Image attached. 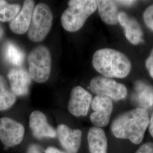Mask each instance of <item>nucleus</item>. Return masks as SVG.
<instances>
[{
	"label": "nucleus",
	"instance_id": "1",
	"mask_svg": "<svg viewBox=\"0 0 153 153\" xmlns=\"http://www.w3.org/2000/svg\"><path fill=\"white\" fill-rule=\"evenodd\" d=\"M149 120L146 110L137 107L117 117L112 123L111 131L116 138L128 139L137 145L143 139Z\"/></svg>",
	"mask_w": 153,
	"mask_h": 153
},
{
	"label": "nucleus",
	"instance_id": "2",
	"mask_svg": "<svg viewBox=\"0 0 153 153\" xmlns=\"http://www.w3.org/2000/svg\"><path fill=\"white\" fill-rule=\"evenodd\" d=\"M94 69L107 78H124L131 72V62L119 51L103 48L96 51L93 57Z\"/></svg>",
	"mask_w": 153,
	"mask_h": 153
},
{
	"label": "nucleus",
	"instance_id": "3",
	"mask_svg": "<svg viewBox=\"0 0 153 153\" xmlns=\"http://www.w3.org/2000/svg\"><path fill=\"white\" fill-rule=\"evenodd\" d=\"M68 5L61 16L62 26L68 32L79 30L88 18L97 9V2L93 0H71Z\"/></svg>",
	"mask_w": 153,
	"mask_h": 153
},
{
	"label": "nucleus",
	"instance_id": "4",
	"mask_svg": "<svg viewBox=\"0 0 153 153\" xmlns=\"http://www.w3.org/2000/svg\"><path fill=\"white\" fill-rule=\"evenodd\" d=\"M29 74L37 83H44L49 79L52 60L48 49L40 45L32 49L28 57Z\"/></svg>",
	"mask_w": 153,
	"mask_h": 153
},
{
	"label": "nucleus",
	"instance_id": "5",
	"mask_svg": "<svg viewBox=\"0 0 153 153\" xmlns=\"http://www.w3.org/2000/svg\"><path fill=\"white\" fill-rule=\"evenodd\" d=\"M53 14L48 6L40 3L36 6L33 12V17L29 28L28 36L33 42L43 40L51 28Z\"/></svg>",
	"mask_w": 153,
	"mask_h": 153
},
{
	"label": "nucleus",
	"instance_id": "6",
	"mask_svg": "<svg viewBox=\"0 0 153 153\" xmlns=\"http://www.w3.org/2000/svg\"><path fill=\"white\" fill-rule=\"evenodd\" d=\"M90 88L97 95H103L115 100L124 99L127 96V89L123 84L103 76L93 78L90 82Z\"/></svg>",
	"mask_w": 153,
	"mask_h": 153
},
{
	"label": "nucleus",
	"instance_id": "7",
	"mask_svg": "<svg viewBox=\"0 0 153 153\" xmlns=\"http://www.w3.org/2000/svg\"><path fill=\"white\" fill-rule=\"evenodd\" d=\"M25 128L21 124L9 117L0 118V140L6 147H13L22 142Z\"/></svg>",
	"mask_w": 153,
	"mask_h": 153
},
{
	"label": "nucleus",
	"instance_id": "8",
	"mask_svg": "<svg viewBox=\"0 0 153 153\" xmlns=\"http://www.w3.org/2000/svg\"><path fill=\"white\" fill-rule=\"evenodd\" d=\"M91 107L94 112L90 118L93 125L98 128L107 126L113 111L112 100L103 95H98L92 100Z\"/></svg>",
	"mask_w": 153,
	"mask_h": 153
},
{
	"label": "nucleus",
	"instance_id": "9",
	"mask_svg": "<svg viewBox=\"0 0 153 153\" xmlns=\"http://www.w3.org/2000/svg\"><path fill=\"white\" fill-rule=\"evenodd\" d=\"M91 102V94L81 86H78L71 90L68 109L74 116H86Z\"/></svg>",
	"mask_w": 153,
	"mask_h": 153
},
{
	"label": "nucleus",
	"instance_id": "10",
	"mask_svg": "<svg viewBox=\"0 0 153 153\" xmlns=\"http://www.w3.org/2000/svg\"><path fill=\"white\" fill-rule=\"evenodd\" d=\"M57 134L61 145L68 153H77L81 143L82 131L71 129L68 126L61 124L58 126Z\"/></svg>",
	"mask_w": 153,
	"mask_h": 153
},
{
	"label": "nucleus",
	"instance_id": "11",
	"mask_svg": "<svg viewBox=\"0 0 153 153\" xmlns=\"http://www.w3.org/2000/svg\"><path fill=\"white\" fill-rule=\"evenodd\" d=\"M29 126L33 136L38 139L56 137V131L49 125L46 116L40 111H35L31 114Z\"/></svg>",
	"mask_w": 153,
	"mask_h": 153
},
{
	"label": "nucleus",
	"instance_id": "12",
	"mask_svg": "<svg viewBox=\"0 0 153 153\" xmlns=\"http://www.w3.org/2000/svg\"><path fill=\"white\" fill-rule=\"evenodd\" d=\"M34 8L35 2L33 1L27 0L24 2L22 9L10 23V28L13 33L22 35L27 32Z\"/></svg>",
	"mask_w": 153,
	"mask_h": 153
},
{
	"label": "nucleus",
	"instance_id": "13",
	"mask_svg": "<svg viewBox=\"0 0 153 153\" xmlns=\"http://www.w3.org/2000/svg\"><path fill=\"white\" fill-rule=\"evenodd\" d=\"M7 77L11 91L16 95L22 96L27 94L31 83L29 73L21 68H13L8 73Z\"/></svg>",
	"mask_w": 153,
	"mask_h": 153
},
{
	"label": "nucleus",
	"instance_id": "14",
	"mask_svg": "<svg viewBox=\"0 0 153 153\" xmlns=\"http://www.w3.org/2000/svg\"><path fill=\"white\" fill-rule=\"evenodd\" d=\"M118 21L124 28L126 39L131 44L137 45L142 40L143 33L141 26L136 19L129 16L124 12H120Z\"/></svg>",
	"mask_w": 153,
	"mask_h": 153
},
{
	"label": "nucleus",
	"instance_id": "15",
	"mask_svg": "<svg viewBox=\"0 0 153 153\" xmlns=\"http://www.w3.org/2000/svg\"><path fill=\"white\" fill-rule=\"evenodd\" d=\"M88 141L90 153H107V139L102 128L95 126L90 128Z\"/></svg>",
	"mask_w": 153,
	"mask_h": 153
},
{
	"label": "nucleus",
	"instance_id": "16",
	"mask_svg": "<svg viewBox=\"0 0 153 153\" xmlns=\"http://www.w3.org/2000/svg\"><path fill=\"white\" fill-rule=\"evenodd\" d=\"M97 8L102 20L109 25H116L118 21V11L116 1H96Z\"/></svg>",
	"mask_w": 153,
	"mask_h": 153
},
{
	"label": "nucleus",
	"instance_id": "17",
	"mask_svg": "<svg viewBox=\"0 0 153 153\" xmlns=\"http://www.w3.org/2000/svg\"><path fill=\"white\" fill-rule=\"evenodd\" d=\"M16 101V95L9 87L5 78L0 75V111L9 109Z\"/></svg>",
	"mask_w": 153,
	"mask_h": 153
},
{
	"label": "nucleus",
	"instance_id": "18",
	"mask_svg": "<svg viewBox=\"0 0 153 153\" xmlns=\"http://www.w3.org/2000/svg\"><path fill=\"white\" fill-rule=\"evenodd\" d=\"M4 52L5 58L7 62L16 66L22 65L25 59V54L16 44L13 42L6 43Z\"/></svg>",
	"mask_w": 153,
	"mask_h": 153
},
{
	"label": "nucleus",
	"instance_id": "19",
	"mask_svg": "<svg viewBox=\"0 0 153 153\" xmlns=\"http://www.w3.org/2000/svg\"><path fill=\"white\" fill-rule=\"evenodd\" d=\"M136 91L137 99L139 103L144 107L153 105V88L141 82L136 83Z\"/></svg>",
	"mask_w": 153,
	"mask_h": 153
},
{
	"label": "nucleus",
	"instance_id": "20",
	"mask_svg": "<svg viewBox=\"0 0 153 153\" xmlns=\"http://www.w3.org/2000/svg\"><path fill=\"white\" fill-rule=\"evenodd\" d=\"M21 11L18 4H10L5 1L0 0V21L11 22Z\"/></svg>",
	"mask_w": 153,
	"mask_h": 153
},
{
	"label": "nucleus",
	"instance_id": "21",
	"mask_svg": "<svg viewBox=\"0 0 153 153\" xmlns=\"http://www.w3.org/2000/svg\"><path fill=\"white\" fill-rule=\"evenodd\" d=\"M143 18L146 25L153 31V5L149 6L144 11Z\"/></svg>",
	"mask_w": 153,
	"mask_h": 153
},
{
	"label": "nucleus",
	"instance_id": "22",
	"mask_svg": "<svg viewBox=\"0 0 153 153\" xmlns=\"http://www.w3.org/2000/svg\"><path fill=\"white\" fill-rule=\"evenodd\" d=\"M135 153H153V142H148L143 144Z\"/></svg>",
	"mask_w": 153,
	"mask_h": 153
},
{
	"label": "nucleus",
	"instance_id": "23",
	"mask_svg": "<svg viewBox=\"0 0 153 153\" xmlns=\"http://www.w3.org/2000/svg\"><path fill=\"white\" fill-rule=\"evenodd\" d=\"M146 67L150 76L153 78V49L146 61Z\"/></svg>",
	"mask_w": 153,
	"mask_h": 153
},
{
	"label": "nucleus",
	"instance_id": "24",
	"mask_svg": "<svg viewBox=\"0 0 153 153\" xmlns=\"http://www.w3.org/2000/svg\"><path fill=\"white\" fill-rule=\"evenodd\" d=\"M27 153H42V152L37 146L32 145L28 148Z\"/></svg>",
	"mask_w": 153,
	"mask_h": 153
},
{
	"label": "nucleus",
	"instance_id": "25",
	"mask_svg": "<svg viewBox=\"0 0 153 153\" xmlns=\"http://www.w3.org/2000/svg\"><path fill=\"white\" fill-rule=\"evenodd\" d=\"M45 153H65L62 152L60 151V150L56 149V148H53V147H49L47 148L45 151Z\"/></svg>",
	"mask_w": 153,
	"mask_h": 153
},
{
	"label": "nucleus",
	"instance_id": "26",
	"mask_svg": "<svg viewBox=\"0 0 153 153\" xmlns=\"http://www.w3.org/2000/svg\"><path fill=\"white\" fill-rule=\"evenodd\" d=\"M149 131L151 136L153 137V113L149 120Z\"/></svg>",
	"mask_w": 153,
	"mask_h": 153
},
{
	"label": "nucleus",
	"instance_id": "27",
	"mask_svg": "<svg viewBox=\"0 0 153 153\" xmlns=\"http://www.w3.org/2000/svg\"><path fill=\"white\" fill-rule=\"evenodd\" d=\"M116 2L117 4L124 5H131L134 2V1H116Z\"/></svg>",
	"mask_w": 153,
	"mask_h": 153
},
{
	"label": "nucleus",
	"instance_id": "28",
	"mask_svg": "<svg viewBox=\"0 0 153 153\" xmlns=\"http://www.w3.org/2000/svg\"><path fill=\"white\" fill-rule=\"evenodd\" d=\"M4 34V31L3 28L2 27V26L0 25V40L2 38Z\"/></svg>",
	"mask_w": 153,
	"mask_h": 153
}]
</instances>
